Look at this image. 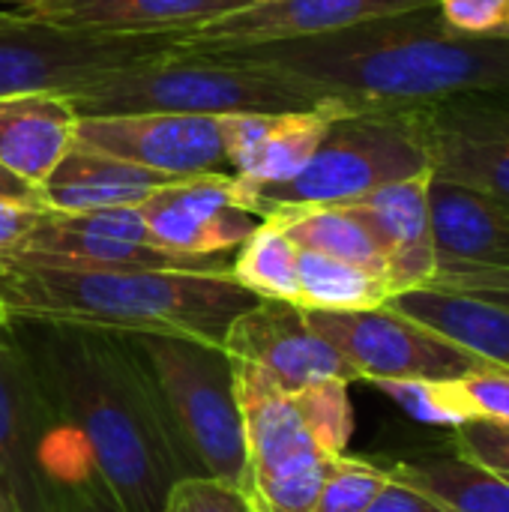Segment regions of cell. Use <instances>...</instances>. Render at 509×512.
I'll use <instances>...</instances> for the list:
<instances>
[{"label": "cell", "mask_w": 509, "mask_h": 512, "mask_svg": "<svg viewBox=\"0 0 509 512\" xmlns=\"http://www.w3.org/2000/svg\"><path fill=\"white\" fill-rule=\"evenodd\" d=\"M303 312L309 327L357 369L360 381H456L492 366L390 306L360 312Z\"/></svg>", "instance_id": "30bf717a"}, {"label": "cell", "mask_w": 509, "mask_h": 512, "mask_svg": "<svg viewBox=\"0 0 509 512\" xmlns=\"http://www.w3.org/2000/svg\"><path fill=\"white\" fill-rule=\"evenodd\" d=\"M9 333L0 339V507L60 512V483L87 456L57 420L30 351Z\"/></svg>", "instance_id": "52a82bcc"}, {"label": "cell", "mask_w": 509, "mask_h": 512, "mask_svg": "<svg viewBox=\"0 0 509 512\" xmlns=\"http://www.w3.org/2000/svg\"><path fill=\"white\" fill-rule=\"evenodd\" d=\"M426 288H441V291L477 297V300L498 303V306L509 309V267H504V270H468V273L435 276Z\"/></svg>", "instance_id": "e575fe53"}, {"label": "cell", "mask_w": 509, "mask_h": 512, "mask_svg": "<svg viewBox=\"0 0 509 512\" xmlns=\"http://www.w3.org/2000/svg\"><path fill=\"white\" fill-rule=\"evenodd\" d=\"M369 384H375L411 420H417L423 426L459 429L462 423H468L462 417V411L456 408L447 381H369Z\"/></svg>", "instance_id": "f1b7e54d"}, {"label": "cell", "mask_w": 509, "mask_h": 512, "mask_svg": "<svg viewBox=\"0 0 509 512\" xmlns=\"http://www.w3.org/2000/svg\"><path fill=\"white\" fill-rule=\"evenodd\" d=\"M447 384L456 408L468 423L471 420L509 423V369L489 366L483 372H471Z\"/></svg>", "instance_id": "f546056e"}, {"label": "cell", "mask_w": 509, "mask_h": 512, "mask_svg": "<svg viewBox=\"0 0 509 512\" xmlns=\"http://www.w3.org/2000/svg\"><path fill=\"white\" fill-rule=\"evenodd\" d=\"M258 297L222 270H81L0 261V306L12 324L117 336H180L222 345Z\"/></svg>", "instance_id": "3957f363"}, {"label": "cell", "mask_w": 509, "mask_h": 512, "mask_svg": "<svg viewBox=\"0 0 509 512\" xmlns=\"http://www.w3.org/2000/svg\"><path fill=\"white\" fill-rule=\"evenodd\" d=\"M255 512H270L267 507H261V504H255Z\"/></svg>", "instance_id": "60d3db41"}, {"label": "cell", "mask_w": 509, "mask_h": 512, "mask_svg": "<svg viewBox=\"0 0 509 512\" xmlns=\"http://www.w3.org/2000/svg\"><path fill=\"white\" fill-rule=\"evenodd\" d=\"M78 114L66 96H0V168L33 189L75 144Z\"/></svg>", "instance_id": "7402d4cb"}, {"label": "cell", "mask_w": 509, "mask_h": 512, "mask_svg": "<svg viewBox=\"0 0 509 512\" xmlns=\"http://www.w3.org/2000/svg\"><path fill=\"white\" fill-rule=\"evenodd\" d=\"M162 512H255V498L213 477H183L171 486Z\"/></svg>", "instance_id": "4dcf8cb0"}, {"label": "cell", "mask_w": 509, "mask_h": 512, "mask_svg": "<svg viewBox=\"0 0 509 512\" xmlns=\"http://www.w3.org/2000/svg\"><path fill=\"white\" fill-rule=\"evenodd\" d=\"M174 180L183 177L126 162L75 138L66 156L36 186V195L45 210L54 213H93L114 207H141L153 192Z\"/></svg>", "instance_id": "ffe728a7"}, {"label": "cell", "mask_w": 509, "mask_h": 512, "mask_svg": "<svg viewBox=\"0 0 509 512\" xmlns=\"http://www.w3.org/2000/svg\"><path fill=\"white\" fill-rule=\"evenodd\" d=\"M390 474L432 495L450 512H509L507 480L456 447L408 462H390Z\"/></svg>", "instance_id": "cb8c5ba5"}, {"label": "cell", "mask_w": 509, "mask_h": 512, "mask_svg": "<svg viewBox=\"0 0 509 512\" xmlns=\"http://www.w3.org/2000/svg\"><path fill=\"white\" fill-rule=\"evenodd\" d=\"M297 282L300 306L315 312H360L390 300V285L381 273L312 249H297Z\"/></svg>", "instance_id": "484cf974"}, {"label": "cell", "mask_w": 509, "mask_h": 512, "mask_svg": "<svg viewBox=\"0 0 509 512\" xmlns=\"http://www.w3.org/2000/svg\"><path fill=\"white\" fill-rule=\"evenodd\" d=\"M138 210L159 249L189 258H222L261 222L240 204L231 171L174 180Z\"/></svg>", "instance_id": "2e32d148"}, {"label": "cell", "mask_w": 509, "mask_h": 512, "mask_svg": "<svg viewBox=\"0 0 509 512\" xmlns=\"http://www.w3.org/2000/svg\"><path fill=\"white\" fill-rule=\"evenodd\" d=\"M60 512H129L102 483L93 465L75 468L60 483Z\"/></svg>", "instance_id": "836d02e7"}, {"label": "cell", "mask_w": 509, "mask_h": 512, "mask_svg": "<svg viewBox=\"0 0 509 512\" xmlns=\"http://www.w3.org/2000/svg\"><path fill=\"white\" fill-rule=\"evenodd\" d=\"M351 114L339 102L300 111H240L222 114L228 165L243 186L285 183L306 168L330 126Z\"/></svg>", "instance_id": "e0dca14e"}, {"label": "cell", "mask_w": 509, "mask_h": 512, "mask_svg": "<svg viewBox=\"0 0 509 512\" xmlns=\"http://www.w3.org/2000/svg\"><path fill=\"white\" fill-rule=\"evenodd\" d=\"M249 0H45L15 6L12 15L63 30L93 33H183Z\"/></svg>", "instance_id": "44dd1931"}, {"label": "cell", "mask_w": 509, "mask_h": 512, "mask_svg": "<svg viewBox=\"0 0 509 512\" xmlns=\"http://www.w3.org/2000/svg\"><path fill=\"white\" fill-rule=\"evenodd\" d=\"M222 351L231 363L261 372L288 393L321 381H360L357 369L309 327L303 306L285 300H258L237 315L222 339Z\"/></svg>", "instance_id": "4fadbf2b"}, {"label": "cell", "mask_w": 509, "mask_h": 512, "mask_svg": "<svg viewBox=\"0 0 509 512\" xmlns=\"http://www.w3.org/2000/svg\"><path fill=\"white\" fill-rule=\"evenodd\" d=\"M435 6V0H261L174 33L180 51H240L345 30Z\"/></svg>", "instance_id": "5bb4252c"}, {"label": "cell", "mask_w": 509, "mask_h": 512, "mask_svg": "<svg viewBox=\"0 0 509 512\" xmlns=\"http://www.w3.org/2000/svg\"><path fill=\"white\" fill-rule=\"evenodd\" d=\"M78 117L111 114H240L321 105L303 81L237 51H171L66 96Z\"/></svg>", "instance_id": "277c9868"}, {"label": "cell", "mask_w": 509, "mask_h": 512, "mask_svg": "<svg viewBox=\"0 0 509 512\" xmlns=\"http://www.w3.org/2000/svg\"><path fill=\"white\" fill-rule=\"evenodd\" d=\"M429 171L426 150L405 111L342 114L300 174L273 186H237L240 204L258 216L348 204L396 180Z\"/></svg>", "instance_id": "8992f818"}, {"label": "cell", "mask_w": 509, "mask_h": 512, "mask_svg": "<svg viewBox=\"0 0 509 512\" xmlns=\"http://www.w3.org/2000/svg\"><path fill=\"white\" fill-rule=\"evenodd\" d=\"M0 261L81 270H222V258H189L153 243L138 207L93 213L45 210Z\"/></svg>", "instance_id": "8fae6325"}, {"label": "cell", "mask_w": 509, "mask_h": 512, "mask_svg": "<svg viewBox=\"0 0 509 512\" xmlns=\"http://www.w3.org/2000/svg\"><path fill=\"white\" fill-rule=\"evenodd\" d=\"M267 219L276 222L297 249H312V252L366 267L387 279V264L381 255V246L372 237L369 225L351 207L318 204V207L285 210V213H276Z\"/></svg>", "instance_id": "d4e9b609"}, {"label": "cell", "mask_w": 509, "mask_h": 512, "mask_svg": "<svg viewBox=\"0 0 509 512\" xmlns=\"http://www.w3.org/2000/svg\"><path fill=\"white\" fill-rule=\"evenodd\" d=\"M177 51L174 33H93L0 12V96H69L93 81Z\"/></svg>", "instance_id": "ba28073f"}, {"label": "cell", "mask_w": 509, "mask_h": 512, "mask_svg": "<svg viewBox=\"0 0 509 512\" xmlns=\"http://www.w3.org/2000/svg\"><path fill=\"white\" fill-rule=\"evenodd\" d=\"M237 249L240 252L231 261V276L246 291H252L258 300H285L300 306L297 246L276 222L261 219Z\"/></svg>", "instance_id": "4316f807"}, {"label": "cell", "mask_w": 509, "mask_h": 512, "mask_svg": "<svg viewBox=\"0 0 509 512\" xmlns=\"http://www.w3.org/2000/svg\"><path fill=\"white\" fill-rule=\"evenodd\" d=\"M0 198H15V201H39L36 189L24 180H18L15 174H9L6 168H0ZM42 204V201H39ZM45 207V204H42Z\"/></svg>", "instance_id": "74e56055"}, {"label": "cell", "mask_w": 509, "mask_h": 512, "mask_svg": "<svg viewBox=\"0 0 509 512\" xmlns=\"http://www.w3.org/2000/svg\"><path fill=\"white\" fill-rule=\"evenodd\" d=\"M249 3H261V0H249Z\"/></svg>", "instance_id": "b9f144b4"}, {"label": "cell", "mask_w": 509, "mask_h": 512, "mask_svg": "<svg viewBox=\"0 0 509 512\" xmlns=\"http://www.w3.org/2000/svg\"><path fill=\"white\" fill-rule=\"evenodd\" d=\"M0 3L15 9V6H36V3H45V0H0Z\"/></svg>", "instance_id": "f35d334b"}, {"label": "cell", "mask_w": 509, "mask_h": 512, "mask_svg": "<svg viewBox=\"0 0 509 512\" xmlns=\"http://www.w3.org/2000/svg\"><path fill=\"white\" fill-rule=\"evenodd\" d=\"M75 138L126 162L171 174L198 177L231 171L222 114H111L78 117Z\"/></svg>", "instance_id": "9a60e30c"}, {"label": "cell", "mask_w": 509, "mask_h": 512, "mask_svg": "<svg viewBox=\"0 0 509 512\" xmlns=\"http://www.w3.org/2000/svg\"><path fill=\"white\" fill-rule=\"evenodd\" d=\"M237 54L303 81L321 102L351 114L411 111L471 93L509 96V39L462 36L438 6Z\"/></svg>", "instance_id": "6da1fadb"}, {"label": "cell", "mask_w": 509, "mask_h": 512, "mask_svg": "<svg viewBox=\"0 0 509 512\" xmlns=\"http://www.w3.org/2000/svg\"><path fill=\"white\" fill-rule=\"evenodd\" d=\"M9 327H12V321H9V315L3 312V306H0V339L9 333Z\"/></svg>", "instance_id": "ab89813d"}, {"label": "cell", "mask_w": 509, "mask_h": 512, "mask_svg": "<svg viewBox=\"0 0 509 512\" xmlns=\"http://www.w3.org/2000/svg\"><path fill=\"white\" fill-rule=\"evenodd\" d=\"M447 27L477 39H509V0H435Z\"/></svg>", "instance_id": "1f68e13d"}, {"label": "cell", "mask_w": 509, "mask_h": 512, "mask_svg": "<svg viewBox=\"0 0 509 512\" xmlns=\"http://www.w3.org/2000/svg\"><path fill=\"white\" fill-rule=\"evenodd\" d=\"M231 360V357H228ZM255 477L348 453L354 411L345 381H321L288 393L261 372L231 363Z\"/></svg>", "instance_id": "9c48e42d"}, {"label": "cell", "mask_w": 509, "mask_h": 512, "mask_svg": "<svg viewBox=\"0 0 509 512\" xmlns=\"http://www.w3.org/2000/svg\"><path fill=\"white\" fill-rule=\"evenodd\" d=\"M0 512H6V510H3V507H0Z\"/></svg>", "instance_id": "7bdbcfd3"}, {"label": "cell", "mask_w": 509, "mask_h": 512, "mask_svg": "<svg viewBox=\"0 0 509 512\" xmlns=\"http://www.w3.org/2000/svg\"><path fill=\"white\" fill-rule=\"evenodd\" d=\"M387 483H390V462L357 459L342 453L336 456L312 512H366Z\"/></svg>", "instance_id": "83f0119b"}, {"label": "cell", "mask_w": 509, "mask_h": 512, "mask_svg": "<svg viewBox=\"0 0 509 512\" xmlns=\"http://www.w3.org/2000/svg\"><path fill=\"white\" fill-rule=\"evenodd\" d=\"M30 327L42 330L30 357L63 429L126 510L162 512L171 486L198 474L126 336Z\"/></svg>", "instance_id": "7a4b0ae2"}, {"label": "cell", "mask_w": 509, "mask_h": 512, "mask_svg": "<svg viewBox=\"0 0 509 512\" xmlns=\"http://www.w3.org/2000/svg\"><path fill=\"white\" fill-rule=\"evenodd\" d=\"M429 222L435 276L509 267V201L432 177Z\"/></svg>", "instance_id": "ac0fdd59"}, {"label": "cell", "mask_w": 509, "mask_h": 512, "mask_svg": "<svg viewBox=\"0 0 509 512\" xmlns=\"http://www.w3.org/2000/svg\"><path fill=\"white\" fill-rule=\"evenodd\" d=\"M453 447L509 483V423H462L459 429H453Z\"/></svg>", "instance_id": "d6a6232c"}, {"label": "cell", "mask_w": 509, "mask_h": 512, "mask_svg": "<svg viewBox=\"0 0 509 512\" xmlns=\"http://www.w3.org/2000/svg\"><path fill=\"white\" fill-rule=\"evenodd\" d=\"M429 180L432 171H423L417 177L396 180L345 204L369 225L372 237L381 246L390 297L402 291L426 288L435 276Z\"/></svg>", "instance_id": "d6986e66"}, {"label": "cell", "mask_w": 509, "mask_h": 512, "mask_svg": "<svg viewBox=\"0 0 509 512\" xmlns=\"http://www.w3.org/2000/svg\"><path fill=\"white\" fill-rule=\"evenodd\" d=\"M45 213L39 201H15L0 198V255H6Z\"/></svg>", "instance_id": "8d00e7d4"}, {"label": "cell", "mask_w": 509, "mask_h": 512, "mask_svg": "<svg viewBox=\"0 0 509 512\" xmlns=\"http://www.w3.org/2000/svg\"><path fill=\"white\" fill-rule=\"evenodd\" d=\"M126 342L144 363L195 474L255 498L234 366L222 345L180 336H126Z\"/></svg>", "instance_id": "5b68a950"}, {"label": "cell", "mask_w": 509, "mask_h": 512, "mask_svg": "<svg viewBox=\"0 0 509 512\" xmlns=\"http://www.w3.org/2000/svg\"><path fill=\"white\" fill-rule=\"evenodd\" d=\"M507 96L471 93L405 111L438 180L509 201Z\"/></svg>", "instance_id": "7c38bea8"}, {"label": "cell", "mask_w": 509, "mask_h": 512, "mask_svg": "<svg viewBox=\"0 0 509 512\" xmlns=\"http://www.w3.org/2000/svg\"><path fill=\"white\" fill-rule=\"evenodd\" d=\"M384 306L426 324L429 330L447 336L492 366L509 369V309L504 306L441 288L402 291L393 294Z\"/></svg>", "instance_id": "603a6c76"}, {"label": "cell", "mask_w": 509, "mask_h": 512, "mask_svg": "<svg viewBox=\"0 0 509 512\" xmlns=\"http://www.w3.org/2000/svg\"><path fill=\"white\" fill-rule=\"evenodd\" d=\"M366 512H450L438 504L432 495L414 489L411 483H402L390 474V483L378 492V498L369 504Z\"/></svg>", "instance_id": "d590c367"}]
</instances>
